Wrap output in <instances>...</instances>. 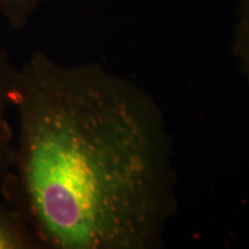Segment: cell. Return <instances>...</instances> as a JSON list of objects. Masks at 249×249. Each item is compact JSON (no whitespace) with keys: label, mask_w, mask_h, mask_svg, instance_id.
<instances>
[{"label":"cell","mask_w":249,"mask_h":249,"mask_svg":"<svg viewBox=\"0 0 249 249\" xmlns=\"http://www.w3.org/2000/svg\"><path fill=\"white\" fill-rule=\"evenodd\" d=\"M40 248L35 234L18 211L0 205V249Z\"/></svg>","instance_id":"3957f363"},{"label":"cell","mask_w":249,"mask_h":249,"mask_svg":"<svg viewBox=\"0 0 249 249\" xmlns=\"http://www.w3.org/2000/svg\"><path fill=\"white\" fill-rule=\"evenodd\" d=\"M233 51L249 77V0H241L239 6Z\"/></svg>","instance_id":"5b68a950"},{"label":"cell","mask_w":249,"mask_h":249,"mask_svg":"<svg viewBox=\"0 0 249 249\" xmlns=\"http://www.w3.org/2000/svg\"><path fill=\"white\" fill-rule=\"evenodd\" d=\"M18 136L1 183L40 248L154 249L176 210L160 108L98 64L36 52L18 68Z\"/></svg>","instance_id":"6da1fadb"},{"label":"cell","mask_w":249,"mask_h":249,"mask_svg":"<svg viewBox=\"0 0 249 249\" xmlns=\"http://www.w3.org/2000/svg\"><path fill=\"white\" fill-rule=\"evenodd\" d=\"M18 71L8 52L0 48V185L9 176L14 164L13 130L6 119V112L9 107H13Z\"/></svg>","instance_id":"7a4b0ae2"},{"label":"cell","mask_w":249,"mask_h":249,"mask_svg":"<svg viewBox=\"0 0 249 249\" xmlns=\"http://www.w3.org/2000/svg\"><path fill=\"white\" fill-rule=\"evenodd\" d=\"M46 0H0V14L15 30L27 26Z\"/></svg>","instance_id":"277c9868"}]
</instances>
